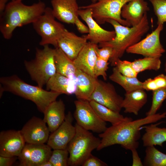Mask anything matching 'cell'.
<instances>
[{
  "label": "cell",
  "instance_id": "cell-1",
  "mask_svg": "<svg viewBox=\"0 0 166 166\" xmlns=\"http://www.w3.org/2000/svg\"><path fill=\"white\" fill-rule=\"evenodd\" d=\"M166 118V112L146 116L144 118L133 120L131 117L107 128L99 134L101 142L98 151L106 147L119 144L126 150L137 149L139 145L140 130L144 125L155 123Z\"/></svg>",
  "mask_w": 166,
  "mask_h": 166
},
{
  "label": "cell",
  "instance_id": "cell-2",
  "mask_svg": "<svg viewBox=\"0 0 166 166\" xmlns=\"http://www.w3.org/2000/svg\"><path fill=\"white\" fill-rule=\"evenodd\" d=\"M46 7L45 3L41 1L30 6L19 0L7 3L0 15V31L3 38L9 39L16 28L33 23L43 14Z\"/></svg>",
  "mask_w": 166,
  "mask_h": 166
},
{
  "label": "cell",
  "instance_id": "cell-3",
  "mask_svg": "<svg viewBox=\"0 0 166 166\" xmlns=\"http://www.w3.org/2000/svg\"><path fill=\"white\" fill-rule=\"evenodd\" d=\"M114 27L116 33L114 39L110 41L99 44L101 48L109 46L113 49V53L109 61L112 66H115L117 61L123 55L129 47L136 44L149 29L147 14L146 13L140 22L132 27L123 26L111 19L106 20Z\"/></svg>",
  "mask_w": 166,
  "mask_h": 166
},
{
  "label": "cell",
  "instance_id": "cell-4",
  "mask_svg": "<svg viewBox=\"0 0 166 166\" xmlns=\"http://www.w3.org/2000/svg\"><path fill=\"white\" fill-rule=\"evenodd\" d=\"M0 82V96L4 91L11 92L32 101L38 110L43 113L48 106L61 94L55 91L45 90L38 85L28 84L16 75L2 77Z\"/></svg>",
  "mask_w": 166,
  "mask_h": 166
},
{
  "label": "cell",
  "instance_id": "cell-5",
  "mask_svg": "<svg viewBox=\"0 0 166 166\" xmlns=\"http://www.w3.org/2000/svg\"><path fill=\"white\" fill-rule=\"evenodd\" d=\"M42 49H36L34 58L25 61L24 65L31 79L42 88L56 72L54 62L55 48L46 45Z\"/></svg>",
  "mask_w": 166,
  "mask_h": 166
},
{
  "label": "cell",
  "instance_id": "cell-6",
  "mask_svg": "<svg viewBox=\"0 0 166 166\" xmlns=\"http://www.w3.org/2000/svg\"><path fill=\"white\" fill-rule=\"evenodd\" d=\"M75 126V135L67 148L69 153L68 165L82 166L92 151L98 147L101 139L77 124Z\"/></svg>",
  "mask_w": 166,
  "mask_h": 166
},
{
  "label": "cell",
  "instance_id": "cell-7",
  "mask_svg": "<svg viewBox=\"0 0 166 166\" xmlns=\"http://www.w3.org/2000/svg\"><path fill=\"white\" fill-rule=\"evenodd\" d=\"M55 18L52 8L46 7L43 14L32 23L34 29L41 37L40 45H51L58 48V41L66 29Z\"/></svg>",
  "mask_w": 166,
  "mask_h": 166
},
{
  "label": "cell",
  "instance_id": "cell-8",
  "mask_svg": "<svg viewBox=\"0 0 166 166\" xmlns=\"http://www.w3.org/2000/svg\"><path fill=\"white\" fill-rule=\"evenodd\" d=\"M131 0H98L88 5L79 7V9H90L93 17L98 24H104L106 20L111 19L123 26L131 27L121 17L123 6Z\"/></svg>",
  "mask_w": 166,
  "mask_h": 166
},
{
  "label": "cell",
  "instance_id": "cell-9",
  "mask_svg": "<svg viewBox=\"0 0 166 166\" xmlns=\"http://www.w3.org/2000/svg\"><path fill=\"white\" fill-rule=\"evenodd\" d=\"M74 117L76 123L83 128L99 134L107 128L106 122L97 115L88 100L78 99L74 101Z\"/></svg>",
  "mask_w": 166,
  "mask_h": 166
},
{
  "label": "cell",
  "instance_id": "cell-10",
  "mask_svg": "<svg viewBox=\"0 0 166 166\" xmlns=\"http://www.w3.org/2000/svg\"><path fill=\"white\" fill-rule=\"evenodd\" d=\"M163 24L158 25L156 28L144 38L128 47L126 52L128 53L141 55L144 57H160L165 52L160 40Z\"/></svg>",
  "mask_w": 166,
  "mask_h": 166
},
{
  "label": "cell",
  "instance_id": "cell-11",
  "mask_svg": "<svg viewBox=\"0 0 166 166\" xmlns=\"http://www.w3.org/2000/svg\"><path fill=\"white\" fill-rule=\"evenodd\" d=\"M124 98L117 93L109 82L97 80L94 90L89 101H94L115 111L120 113Z\"/></svg>",
  "mask_w": 166,
  "mask_h": 166
},
{
  "label": "cell",
  "instance_id": "cell-12",
  "mask_svg": "<svg viewBox=\"0 0 166 166\" xmlns=\"http://www.w3.org/2000/svg\"><path fill=\"white\" fill-rule=\"evenodd\" d=\"M78 14L88 27L89 33L83 36L89 42L97 44L114 39L116 36L115 30H107L101 27L93 17L90 9H79Z\"/></svg>",
  "mask_w": 166,
  "mask_h": 166
},
{
  "label": "cell",
  "instance_id": "cell-13",
  "mask_svg": "<svg viewBox=\"0 0 166 166\" xmlns=\"http://www.w3.org/2000/svg\"><path fill=\"white\" fill-rule=\"evenodd\" d=\"M52 149L45 144L26 143L18 156L20 165L40 166L42 163L49 160L52 152Z\"/></svg>",
  "mask_w": 166,
  "mask_h": 166
},
{
  "label": "cell",
  "instance_id": "cell-14",
  "mask_svg": "<svg viewBox=\"0 0 166 166\" xmlns=\"http://www.w3.org/2000/svg\"><path fill=\"white\" fill-rule=\"evenodd\" d=\"M73 118L69 112L60 126L51 133L47 141V144L52 149H65L74 136L76 128L72 124Z\"/></svg>",
  "mask_w": 166,
  "mask_h": 166
},
{
  "label": "cell",
  "instance_id": "cell-15",
  "mask_svg": "<svg viewBox=\"0 0 166 166\" xmlns=\"http://www.w3.org/2000/svg\"><path fill=\"white\" fill-rule=\"evenodd\" d=\"M43 119L34 117L20 130L26 143L43 144L47 142L50 132Z\"/></svg>",
  "mask_w": 166,
  "mask_h": 166
},
{
  "label": "cell",
  "instance_id": "cell-16",
  "mask_svg": "<svg viewBox=\"0 0 166 166\" xmlns=\"http://www.w3.org/2000/svg\"><path fill=\"white\" fill-rule=\"evenodd\" d=\"M20 131L8 130L0 133V156H18L25 145Z\"/></svg>",
  "mask_w": 166,
  "mask_h": 166
},
{
  "label": "cell",
  "instance_id": "cell-17",
  "mask_svg": "<svg viewBox=\"0 0 166 166\" xmlns=\"http://www.w3.org/2000/svg\"><path fill=\"white\" fill-rule=\"evenodd\" d=\"M53 14L56 18L67 24H74L78 17L77 0H51Z\"/></svg>",
  "mask_w": 166,
  "mask_h": 166
},
{
  "label": "cell",
  "instance_id": "cell-18",
  "mask_svg": "<svg viewBox=\"0 0 166 166\" xmlns=\"http://www.w3.org/2000/svg\"><path fill=\"white\" fill-rule=\"evenodd\" d=\"M87 41L83 36H78L66 29L58 41V47L73 61L87 43Z\"/></svg>",
  "mask_w": 166,
  "mask_h": 166
},
{
  "label": "cell",
  "instance_id": "cell-19",
  "mask_svg": "<svg viewBox=\"0 0 166 166\" xmlns=\"http://www.w3.org/2000/svg\"><path fill=\"white\" fill-rule=\"evenodd\" d=\"M149 10L148 3L144 0H131L123 6L121 17L133 26L140 22L144 14Z\"/></svg>",
  "mask_w": 166,
  "mask_h": 166
},
{
  "label": "cell",
  "instance_id": "cell-20",
  "mask_svg": "<svg viewBox=\"0 0 166 166\" xmlns=\"http://www.w3.org/2000/svg\"><path fill=\"white\" fill-rule=\"evenodd\" d=\"M97 45L87 42L73 61L77 69L94 77V68L97 58L95 48Z\"/></svg>",
  "mask_w": 166,
  "mask_h": 166
},
{
  "label": "cell",
  "instance_id": "cell-21",
  "mask_svg": "<svg viewBox=\"0 0 166 166\" xmlns=\"http://www.w3.org/2000/svg\"><path fill=\"white\" fill-rule=\"evenodd\" d=\"M65 105L61 99L52 102L43 113V119L52 133L64 121L65 117Z\"/></svg>",
  "mask_w": 166,
  "mask_h": 166
},
{
  "label": "cell",
  "instance_id": "cell-22",
  "mask_svg": "<svg viewBox=\"0 0 166 166\" xmlns=\"http://www.w3.org/2000/svg\"><path fill=\"white\" fill-rule=\"evenodd\" d=\"M77 78L75 76L68 77L56 73L46 84V90L68 95L75 94L77 89Z\"/></svg>",
  "mask_w": 166,
  "mask_h": 166
},
{
  "label": "cell",
  "instance_id": "cell-23",
  "mask_svg": "<svg viewBox=\"0 0 166 166\" xmlns=\"http://www.w3.org/2000/svg\"><path fill=\"white\" fill-rule=\"evenodd\" d=\"M143 89H138L125 93L122 103V108L126 113L137 116L148 101V95Z\"/></svg>",
  "mask_w": 166,
  "mask_h": 166
},
{
  "label": "cell",
  "instance_id": "cell-24",
  "mask_svg": "<svg viewBox=\"0 0 166 166\" xmlns=\"http://www.w3.org/2000/svg\"><path fill=\"white\" fill-rule=\"evenodd\" d=\"M77 89L75 94L78 99L89 100L95 87L97 78L77 69Z\"/></svg>",
  "mask_w": 166,
  "mask_h": 166
},
{
  "label": "cell",
  "instance_id": "cell-25",
  "mask_svg": "<svg viewBox=\"0 0 166 166\" xmlns=\"http://www.w3.org/2000/svg\"><path fill=\"white\" fill-rule=\"evenodd\" d=\"M164 122L152 123L142 127L145 131L142 137L144 146L158 145L163 147V144L166 141V128H160L158 126Z\"/></svg>",
  "mask_w": 166,
  "mask_h": 166
},
{
  "label": "cell",
  "instance_id": "cell-26",
  "mask_svg": "<svg viewBox=\"0 0 166 166\" xmlns=\"http://www.w3.org/2000/svg\"><path fill=\"white\" fill-rule=\"evenodd\" d=\"M55 48L54 62L56 72L68 77L75 75L77 70L73 61L59 48Z\"/></svg>",
  "mask_w": 166,
  "mask_h": 166
},
{
  "label": "cell",
  "instance_id": "cell-27",
  "mask_svg": "<svg viewBox=\"0 0 166 166\" xmlns=\"http://www.w3.org/2000/svg\"><path fill=\"white\" fill-rule=\"evenodd\" d=\"M110 80L121 86L126 93L131 92L138 89H143V82L137 77H129L122 74L116 66L112 69V74L109 77Z\"/></svg>",
  "mask_w": 166,
  "mask_h": 166
},
{
  "label": "cell",
  "instance_id": "cell-28",
  "mask_svg": "<svg viewBox=\"0 0 166 166\" xmlns=\"http://www.w3.org/2000/svg\"><path fill=\"white\" fill-rule=\"evenodd\" d=\"M89 101L98 117L104 121L110 122L112 125L117 124L128 118L124 117L120 113L115 111L94 101Z\"/></svg>",
  "mask_w": 166,
  "mask_h": 166
},
{
  "label": "cell",
  "instance_id": "cell-29",
  "mask_svg": "<svg viewBox=\"0 0 166 166\" xmlns=\"http://www.w3.org/2000/svg\"><path fill=\"white\" fill-rule=\"evenodd\" d=\"M144 165L166 166V154L160 152L154 146L147 147Z\"/></svg>",
  "mask_w": 166,
  "mask_h": 166
},
{
  "label": "cell",
  "instance_id": "cell-30",
  "mask_svg": "<svg viewBox=\"0 0 166 166\" xmlns=\"http://www.w3.org/2000/svg\"><path fill=\"white\" fill-rule=\"evenodd\" d=\"M133 68L138 73L146 70H158L160 68V57H144L131 62Z\"/></svg>",
  "mask_w": 166,
  "mask_h": 166
},
{
  "label": "cell",
  "instance_id": "cell-31",
  "mask_svg": "<svg viewBox=\"0 0 166 166\" xmlns=\"http://www.w3.org/2000/svg\"><path fill=\"white\" fill-rule=\"evenodd\" d=\"M166 99V88L152 91V102L149 110L146 113V116L154 115L157 113Z\"/></svg>",
  "mask_w": 166,
  "mask_h": 166
},
{
  "label": "cell",
  "instance_id": "cell-32",
  "mask_svg": "<svg viewBox=\"0 0 166 166\" xmlns=\"http://www.w3.org/2000/svg\"><path fill=\"white\" fill-rule=\"evenodd\" d=\"M142 87L144 90L152 91L166 88V75L160 74L153 78L147 79L143 82Z\"/></svg>",
  "mask_w": 166,
  "mask_h": 166
},
{
  "label": "cell",
  "instance_id": "cell-33",
  "mask_svg": "<svg viewBox=\"0 0 166 166\" xmlns=\"http://www.w3.org/2000/svg\"><path fill=\"white\" fill-rule=\"evenodd\" d=\"M69 153L67 148L53 149L49 159L53 166L68 165Z\"/></svg>",
  "mask_w": 166,
  "mask_h": 166
},
{
  "label": "cell",
  "instance_id": "cell-34",
  "mask_svg": "<svg viewBox=\"0 0 166 166\" xmlns=\"http://www.w3.org/2000/svg\"><path fill=\"white\" fill-rule=\"evenodd\" d=\"M152 4L157 18V25L166 22V0H148Z\"/></svg>",
  "mask_w": 166,
  "mask_h": 166
},
{
  "label": "cell",
  "instance_id": "cell-35",
  "mask_svg": "<svg viewBox=\"0 0 166 166\" xmlns=\"http://www.w3.org/2000/svg\"><path fill=\"white\" fill-rule=\"evenodd\" d=\"M115 66L123 75L129 77H137L138 73L133 68L131 61L118 59L116 61Z\"/></svg>",
  "mask_w": 166,
  "mask_h": 166
},
{
  "label": "cell",
  "instance_id": "cell-36",
  "mask_svg": "<svg viewBox=\"0 0 166 166\" xmlns=\"http://www.w3.org/2000/svg\"><path fill=\"white\" fill-rule=\"evenodd\" d=\"M110 63L97 57L94 68V73L95 78H97L102 76L105 80L107 79L106 71L109 68Z\"/></svg>",
  "mask_w": 166,
  "mask_h": 166
},
{
  "label": "cell",
  "instance_id": "cell-37",
  "mask_svg": "<svg viewBox=\"0 0 166 166\" xmlns=\"http://www.w3.org/2000/svg\"><path fill=\"white\" fill-rule=\"evenodd\" d=\"M95 51L97 57L106 61H109L113 53V49L109 46H105L99 48L97 45L95 48Z\"/></svg>",
  "mask_w": 166,
  "mask_h": 166
},
{
  "label": "cell",
  "instance_id": "cell-38",
  "mask_svg": "<svg viewBox=\"0 0 166 166\" xmlns=\"http://www.w3.org/2000/svg\"><path fill=\"white\" fill-rule=\"evenodd\" d=\"M82 166H107L108 164L91 154L84 162Z\"/></svg>",
  "mask_w": 166,
  "mask_h": 166
},
{
  "label": "cell",
  "instance_id": "cell-39",
  "mask_svg": "<svg viewBox=\"0 0 166 166\" xmlns=\"http://www.w3.org/2000/svg\"><path fill=\"white\" fill-rule=\"evenodd\" d=\"M132 156V166H143V164L141 161L136 149H134L131 151Z\"/></svg>",
  "mask_w": 166,
  "mask_h": 166
},
{
  "label": "cell",
  "instance_id": "cell-40",
  "mask_svg": "<svg viewBox=\"0 0 166 166\" xmlns=\"http://www.w3.org/2000/svg\"><path fill=\"white\" fill-rule=\"evenodd\" d=\"M74 24L75 25L77 30L80 33L88 34L89 33L88 27L85 26L80 20L78 17L76 18Z\"/></svg>",
  "mask_w": 166,
  "mask_h": 166
},
{
  "label": "cell",
  "instance_id": "cell-41",
  "mask_svg": "<svg viewBox=\"0 0 166 166\" xmlns=\"http://www.w3.org/2000/svg\"><path fill=\"white\" fill-rule=\"evenodd\" d=\"M15 157H6L0 156V166L12 165L16 160Z\"/></svg>",
  "mask_w": 166,
  "mask_h": 166
},
{
  "label": "cell",
  "instance_id": "cell-42",
  "mask_svg": "<svg viewBox=\"0 0 166 166\" xmlns=\"http://www.w3.org/2000/svg\"><path fill=\"white\" fill-rule=\"evenodd\" d=\"M8 0H0V13L2 14L5 10Z\"/></svg>",
  "mask_w": 166,
  "mask_h": 166
},
{
  "label": "cell",
  "instance_id": "cell-43",
  "mask_svg": "<svg viewBox=\"0 0 166 166\" xmlns=\"http://www.w3.org/2000/svg\"><path fill=\"white\" fill-rule=\"evenodd\" d=\"M40 166H53V165L51 162L48 160L42 163Z\"/></svg>",
  "mask_w": 166,
  "mask_h": 166
},
{
  "label": "cell",
  "instance_id": "cell-44",
  "mask_svg": "<svg viewBox=\"0 0 166 166\" xmlns=\"http://www.w3.org/2000/svg\"><path fill=\"white\" fill-rule=\"evenodd\" d=\"M164 71L166 73V60L164 64Z\"/></svg>",
  "mask_w": 166,
  "mask_h": 166
},
{
  "label": "cell",
  "instance_id": "cell-45",
  "mask_svg": "<svg viewBox=\"0 0 166 166\" xmlns=\"http://www.w3.org/2000/svg\"><path fill=\"white\" fill-rule=\"evenodd\" d=\"M98 0H92V1L93 2V3L95 2H97Z\"/></svg>",
  "mask_w": 166,
  "mask_h": 166
},
{
  "label": "cell",
  "instance_id": "cell-46",
  "mask_svg": "<svg viewBox=\"0 0 166 166\" xmlns=\"http://www.w3.org/2000/svg\"><path fill=\"white\" fill-rule=\"evenodd\" d=\"M14 0H19V1H22V0H14L13 1H14Z\"/></svg>",
  "mask_w": 166,
  "mask_h": 166
},
{
  "label": "cell",
  "instance_id": "cell-47",
  "mask_svg": "<svg viewBox=\"0 0 166 166\" xmlns=\"http://www.w3.org/2000/svg\"><path fill=\"white\" fill-rule=\"evenodd\" d=\"M14 0H11V1H13Z\"/></svg>",
  "mask_w": 166,
  "mask_h": 166
}]
</instances>
